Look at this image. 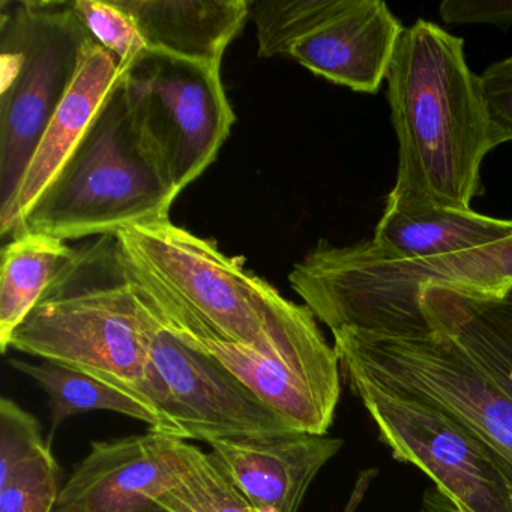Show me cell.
<instances>
[{
    "label": "cell",
    "mask_w": 512,
    "mask_h": 512,
    "mask_svg": "<svg viewBox=\"0 0 512 512\" xmlns=\"http://www.w3.org/2000/svg\"><path fill=\"white\" fill-rule=\"evenodd\" d=\"M181 440L145 434L91 442V451L62 485L55 512H146L184 470Z\"/></svg>",
    "instance_id": "30bf717a"
},
{
    "label": "cell",
    "mask_w": 512,
    "mask_h": 512,
    "mask_svg": "<svg viewBox=\"0 0 512 512\" xmlns=\"http://www.w3.org/2000/svg\"><path fill=\"white\" fill-rule=\"evenodd\" d=\"M404 26L382 0H346L289 58L335 85L377 94L391 68Z\"/></svg>",
    "instance_id": "5bb4252c"
},
{
    "label": "cell",
    "mask_w": 512,
    "mask_h": 512,
    "mask_svg": "<svg viewBox=\"0 0 512 512\" xmlns=\"http://www.w3.org/2000/svg\"><path fill=\"white\" fill-rule=\"evenodd\" d=\"M74 11L91 37L130 70L146 52L145 40L133 17L116 0H76Z\"/></svg>",
    "instance_id": "603a6c76"
},
{
    "label": "cell",
    "mask_w": 512,
    "mask_h": 512,
    "mask_svg": "<svg viewBox=\"0 0 512 512\" xmlns=\"http://www.w3.org/2000/svg\"><path fill=\"white\" fill-rule=\"evenodd\" d=\"M122 83L140 134L182 193L214 163L235 124L220 70L146 52Z\"/></svg>",
    "instance_id": "ba28073f"
},
{
    "label": "cell",
    "mask_w": 512,
    "mask_h": 512,
    "mask_svg": "<svg viewBox=\"0 0 512 512\" xmlns=\"http://www.w3.org/2000/svg\"><path fill=\"white\" fill-rule=\"evenodd\" d=\"M511 238L512 220L400 199L389 193L371 242L392 259L421 260L469 253Z\"/></svg>",
    "instance_id": "9a60e30c"
},
{
    "label": "cell",
    "mask_w": 512,
    "mask_h": 512,
    "mask_svg": "<svg viewBox=\"0 0 512 512\" xmlns=\"http://www.w3.org/2000/svg\"><path fill=\"white\" fill-rule=\"evenodd\" d=\"M184 470L158 505L169 512H259L212 452L181 440Z\"/></svg>",
    "instance_id": "44dd1931"
},
{
    "label": "cell",
    "mask_w": 512,
    "mask_h": 512,
    "mask_svg": "<svg viewBox=\"0 0 512 512\" xmlns=\"http://www.w3.org/2000/svg\"><path fill=\"white\" fill-rule=\"evenodd\" d=\"M122 80L13 238L76 241L169 217L181 193L140 134Z\"/></svg>",
    "instance_id": "277c9868"
},
{
    "label": "cell",
    "mask_w": 512,
    "mask_h": 512,
    "mask_svg": "<svg viewBox=\"0 0 512 512\" xmlns=\"http://www.w3.org/2000/svg\"><path fill=\"white\" fill-rule=\"evenodd\" d=\"M146 512H169L167 509H164L163 506L158 505V503H155L154 506H151V508L148 509Z\"/></svg>",
    "instance_id": "83f0119b"
},
{
    "label": "cell",
    "mask_w": 512,
    "mask_h": 512,
    "mask_svg": "<svg viewBox=\"0 0 512 512\" xmlns=\"http://www.w3.org/2000/svg\"><path fill=\"white\" fill-rule=\"evenodd\" d=\"M148 52L220 70L224 52L250 17L247 0H116Z\"/></svg>",
    "instance_id": "2e32d148"
},
{
    "label": "cell",
    "mask_w": 512,
    "mask_h": 512,
    "mask_svg": "<svg viewBox=\"0 0 512 512\" xmlns=\"http://www.w3.org/2000/svg\"><path fill=\"white\" fill-rule=\"evenodd\" d=\"M127 71L128 68L122 67L119 59L94 38L86 41L76 77L38 142L16 199L10 209L0 215L2 238L16 235L23 218L76 151Z\"/></svg>",
    "instance_id": "4fadbf2b"
},
{
    "label": "cell",
    "mask_w": 512,
    "mask_h": 512,
    "mask_svg": "<svg viewBox=\"0 0 512 512\" xmlns=\"http://www.w3.org/2000/svg\"><path fill=\"white\" fill-rule=\"evenodd\" d=\"M334 349L341 371L431 404L475 434L512 478V398L454 341L428 337H380L338 329Z\"/></svg>",
    "instance_id": "8992f818"
},
{
    "label": "cell",
    "mask_w": 512,
    "mask_h": 512,
    "mask_svg": "<svg viewBox=\"0 0 512 512\" xmlns=\"http://www.w3.org/2000/svg\"><path fill=\"white\" fill-rule=\"evenodd\" d=\"M74 251L67 241L41 233H23L5 245L0 275V352L4 355L13 332L34 310Z\"/></svg>",
    "instance_id": "d6986e66"
},
{
    "label": "cell",
    "mask_w": 512,
    "mask_h": 512,
    "mask_svg": "<svg viewBox=\"0 0 512 512\" xmlns=\"http://www.w3.org/2000/svg\"><path fill=\"white\" fill-rule=\"evenodd\" d=\"M149 313L151 367L161 382L155 400L161 434L211 443L298 431L223 365L182 343Z\"/></svg>",
    "instance_id": "9c48e42d"
},
{
    "label": "cell",
    "mask_w": 512,
    "mask_h": 512,
    "mask_svg": "<svg viewBox=\"0 0 512 512\" xmlns=\"http://www.w3.org/2000/svg\"><path fill=\"white\" fill-rule=\"evenodd\" d=\"M487 110L491 148L512 142V55L491 64L478 76Z\"/></svg>",
    "instance_id": "cb8c5ba5"
},
{
    "label": "cell",
    "mask_w": 512,
    "mask_h": 512,
    "mask_svg": "<svg viewBox=\"0 0 512 512\" xmlns=\"http://www.w3.org/2000/svg\"><path fill=\"white\" fill-rule=\"evenodd\" d=\"M448 25H512V0H445L439 7Z\"/></svg>",
    "instance_id": "d4e9b609"
},
{
    "label": "cell",
    "mask_w": 512,
    "mask_h": 512,
    "mask_svg": "<svg viewBox=\"0 0 512 512\" xmlns=\"http://www.w3.org/2000/svg\"><path fill=\"white\" fill-rule=\"evenodd\" d=\"M395 460L430 476L458 512H512V478L496 454L442 410L341 371Z\"/></svg>",
    "instance_id": "52a82bcc"
},
{
    "label": "cell",
    "mask_w": 512,
    "mask_h": 512,
    "mask_svg": "<svg viewBox=\"0 0 512 512\" xmlns=\"http://www.w3.org/2000/svg\"><path fill=\"white\" fill-rule=\"evenodd\" d=\"M398 140L392 196L470 209L491 151L487 110L464 41L427 20L404 28L388 76Z\"/></svg>",
    "instance_id": "7a4b0ae2"
},
{
    "label": "cell",
    "mask_w": 512,
    "mask_h": 512,
    "mask_svg": "<svg viewBox=\"0 0 512 512\" xmlns=\"http://www.w3.org/2000/svg\"><path fill=\"white\" fill-rule=\"evenodd\" d=\"M8 364L19 373L31 377L49 397L52 412L50 443L58 428L68 418L94 410H107L137 419L148 424L149 430L158 433L160 421L143 401L103 380L52 362L32 364L22 359H10Z\"/></svg>",
    "instance_id": "ffe728a7"
},
{
    "label": "cell",
    "mask_w": 512,
    "mask_h": 512,
    "mask_svg": "<svg viewBox=\"0 0 512 512\" xmlns=\"http://www.w3.org/2000/svg\"><path fill=\"white\" fill-rule=\"evenodd\" d=\"M422 308L434 331L454 341L512 398V296L433 286L425 290Z\"/></svg>",
    "instance_id": "e0dca14e"
},
{
    "label": "cell",
    "mask_w": 512,
    "mask_h": 512,
    "mask_svg": "<svg viewBox=\"0 0 512 512\" xmlns=\"http://www.w3.org/2000/svg\"><path fill=\"white\" fill-rule=\"evenodd\" d=\"M130 278L143 304L182 343L223 365L260 400L289 421L295 430L328 434L335 413L326 409L283 365L244 344L221 337L181 305L170 301L131 274Z\"/></svg>",
    "instance_id": "8fae6325"
},
{
    "label": "cell",
    "mask_w": 512,
    "mask_h": 512,
    "mask_svg": "<svg viewBox=\"0 0 512 512\" xmlns=\"http://www.w3.org/2000/svg\"><path fill=\"white\" fill-rule=\"evenodd\" d=\"M259 512H298L320 470L343 448L328 434L289 431L208 443Z\"/></svg>",
    "instance_id": "7c38bea8"
},
{
    "label": "cell",
    "mask_w": 512,
    "mask_h": 512,
    "mask_svg": "<svg viewBox=\"0 0 512 512\" xmlns=\"http://www.w3.org/2000/svg\"><path fill=\"white\" fill-rule=\"evenodd\" d=\"M119 247L128 271L146 286L199 317L227 340L283 365L326 409L335 413L341 365L307 305L284 298L209 239L170 217L122 230Z\"/></svg>",
    "instance_id": "6da1fadb"
},
{
    "label": "cell",
    "mask_w": 512,
    "mask_h": 512,
    "mask_svg": "<svg viewBox=\"0 0 512 512\" xmlns=\"http://www.w3.org/2000/svg\"><path fill=\"white\" fill-rule=\"evenodd\" d=\"M346 0H263L251 4L260 58L289 56L293 47L307 40L337 16Z\"/></svg>",
    "instance_id": "7402d4cb"
},
{
    "label": "cell",
    "mask_w": 512,
    "mask_h": 512,
    "mask_svg": "<svg viewBox=\"0 0 512 512\" xmlns=\"http://www.w3.org/2000/svg\"><path fill=\"white\" fill-rule=\"evenodd\" d=\"M61 491V469L40 421L2 397L0 512H55Z\"/></svg>",
    "instance_id": "ac0fdd59"
},
{
    "label": "cell",
    "mask_w": 512,
    "mask_h": 512,
    "mask_svg": "<svg viewBox=\"0 0 512 512\" xmlns=\"http://www.w3.org/2000/svg\"><path fill=\"white\" fill-rule=\"evenodd\" d=\"M89 38L73 2L0 4V215L13 205Z\"/></svg>",
    "instance_id": "5b68a950"
},
{
    "label": "cell",
    "mask_w": 512,
    "mask_h": 512,
    "mask_svg": "<svg viewBox=\"0 0 512 512\" xmlns=\"http://www.w3.org/2000/svg\"><path fill=\"white\" fill-rule=\"evenodd\" d=\"M424 512H458L455 506L440 493L437 488H430L424 496Z\"/></svg>",
    "instance_id": "4316f807"
},
{
    "label": "cell",
    "mask_w": 512,
    "mask_h": 512,
    "mask_svg": "<svg viewBox=\"0 0 512 512\" xmlns=\"http://www.w3.org/2000/svg\"><path fill=\"white\" fill-rule=\"evenodd\" d=\"M151 322L118 239L98 236L76 248L8 349L103 380L155 413L149 400Z\"/></svg>",
    "instance_id": "3957f363"
},
{
    "label": "cell",
    "mask_w": 512,
    "mask_h": 512,
    "mask_svg": "<svg viewBox=\"0 0 512 512\" xmlns=\"http://www.w3.org/2000/svg\"><path fill=\"white\" fill-rule=\"evenodd\" d=\"M374 476H376V470H365V472H362L361 475H359L355 488H353L352 494H350L346 508H344L343 512L358 511L359 505H361L362 499H364L365 493H367L368 487H370Z\"/></svg>",
    "instance_id": "484cf974"
}]
</instances>
